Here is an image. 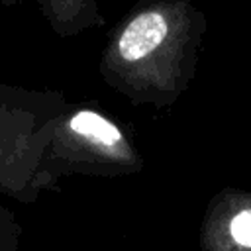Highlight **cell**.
<instances>
[{
    "instance_id": "2",
    "label": "cell",
    "mask_w": 251,
    "mask_h": 251,
    "mask_svg": "<svg viewBox=\"0 0 251 251\" xmlns=\"http://www.w3.org/2000/svg\"><path fill=\"white\" fill-rule=\"evenodd\" d=\"M71 127L78 135H82V137H86V139H90L92 143H98V145L112 147V145L122 141L120 129L112 122L104 120L102 116H98L94 112H78L76 116H73Z\"/></svg>"
},
{
    "instance_id": "3",
    "label": "cell",
    "mask_w": 251,
    "mask_h": 251,
    "mask_svg": "<svg viewBox=\"0 0 251 251\" xmlns=\"http://www.w3.org/2000/svg\"><path fill=\"white\" fill-rule=\"evenodd\" d=\"M231 239L245 249H251V210H239L229 222Z\"/></svg>"
},
{
    "instance_id": "1",
    "label": "cell",
    "mask_w": 251,
    "mask_h": 251,
    "mask_svg": "<svg viewBox=\"0 0 251 251\" xmlns=\"http://www.w3.org/2000/svg\"><path fill=\"white\" fill-rule=\"evenodd\" d=\"M167 31H169V24L161 12L149 10L139 14L129 22V25L124 29L118 41L122 59L139 61L147 57L165 41Z\"/></svg>"
}]
</instances>
